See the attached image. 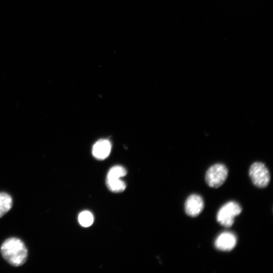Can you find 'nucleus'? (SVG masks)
<instances>
[{"label":"nucleus","mask_w":273,"mask_h":273,"mask_svg":"<svg viewBox=\"0 0 273 273\" xmlns=\"http://www.w3.org/2000/svg\"><path fill=\"white\" fill-rule=\"evenodd\" d=\"M1 252L5 260L15 267L23 265L27 258V250L25 245L17 238L7 239L2 245Z\"/></svg>","instance_id":"1"},{"label":"nucleus","mask_w":273,"mask_h":273,"mask_svg":"<svg viewBox=\"0 0 273 273\" xmlns=\"http://www.w3.org/2000/svg\"><path fill=\"white\" fill-rule=\"evenodd\" d=\"M242 210L240 205L237 202H228L225 204L218 212L217 221L222 226L230 228L233 225L235 218L240 215Z\"/></svg>","instance_id":"2"},{"label":"nucleus","mask_w":273,"mask_h":273,"mask_svg":"<svg viewBox=\"0 0 273 273\" xmlns=\"http://www.w3.org/2000/svg\"><path fill=\"white\" fill-rule=\"evenodd\" d=\"M249 175L254 185L260 188L267 187L271 180L268 168L261 162H256L251 166Z\"/></svg>","instance_id":"3"},{"label":"nucleus","mask_w":273,"mask_h":273,"mask_svg":"<svg viewBox=\"0 0 273 273\" xmlns=\"http://www.w3.org/2000/svg\"><path fill=\"white\" fill-rule=\"evenodd\" d=\"M228 176V169L222 163H217L211 166L206 174V181L212 188H218L225 182Z\"/></svg>","instance_id":"4"},{"label":"nucleus","mask_w":273,"mask_h":273,"mask_svg":"<svg viewBox=\"0 0 273 273\" xmlns=\"http://www.w3.org/2000/svg\"><path fill=\"white\" fill-rule=\"evenodd\" d=\"M204 203L201 196L197 194L189 196L185 203L186 214L191 217L198 216L203 211Z\"/></svg>","instance_id":"5"},{"label":"nucleus","mask_w":273,"mask_h":273,"mask_svg":"<svg viewBox=\"0 0 273 273\" xmlns=\"http://www.w3.org/2000/svg\"><path fill=\"white\" fill-rule=\"evenodd\" d=\"M236 236L231 232H224L216 239L215 242L216 248L221 251L229 252L233 250L237 245Z\"/></svg>","instance_id":"6"},{"label":"nucleus","mask_w":273,"mask_h":273,"mask_svg":"<svg viewBox=\"0 0 273 273\" xmlns=\"http://www.w3.org/2000/svg\"><path fill=\"white\" fill-rule=\"evenodd\" d=\"M111 149L112 145L109 140H100L95 144L92 152L95 158L104 160L109 156Z\"/></svg>","instance_id":"7"},{"label":"nucleus","mask_w":273,"mask_h":273,"mask_svg":"<svg viewBox=\"0 0 273 273\" xmlns=\"http://www.w3.org/2000/svg\"><path fill=\"white\" fill-rule=\"evenodd\" d=\"M12 204L13 200L10 195L5 192H0V218L11 210Z\"/></svg>","instance_id":"8"},{"label":"nucleus","mask_w":273,"mask_h":273,"mask_svg":"<svg viewBox=\"0 0 273 273\" xmlns=\"http://www.w3.org/2000/svg\"><path fill=\"white\" fill-rule=\"evenodd\" d=\"M127 174L126 169L123 166L117 165L112 167L108 173L107 180L120 179Z\"/></svg>","instance_id":"9"},{"label":"nucleus","mask_w":273,"mask_h":273,"mask_svg":"<svg viewBox=\"0 0 273 273\" xmlns=\"http://www.w3.org/2000/svg\"><path fill=\"white\" fill-rule=\"evenodd\" d=\"M107 185L111 191L115 193L123 192L126 188V183L121 179L107 180Z\"/></svg>","instance_id":"10"},{"label":"nucleus","mask_w":273,"mask_h":273,"mask_svg":"<svg viewBox=\"0 0 273 273\" xmlns=\"http://www.w3.org/2000/svg\"><path fill=\"white\" fill-rule=\"evenodd\" d=\"M80 224L84 227L91 226L94 222V217L92 214L87 211L81 213L78 217Z\"/></svg>","instance_id":"11"}]
</instances>
